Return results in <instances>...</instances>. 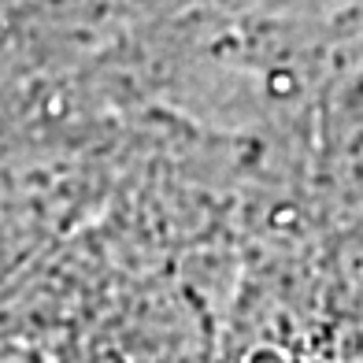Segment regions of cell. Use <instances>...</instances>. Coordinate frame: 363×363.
<instances>
[{
    "mask_svg": "<svg viewBox=\"0 0 363 363\" xmlns=\"http://www.w3.org/2000/svg\"><path fill=\"white\" fill-rule=\"evenodd\" d=\"M319 301L334 323H363V216L334 219L315 256Z\"/></svg>",
    "mask_w": 363,
    "mask_h": 363,
    "instance_id": "1",
    "label": "cell"
}]
</instances>
